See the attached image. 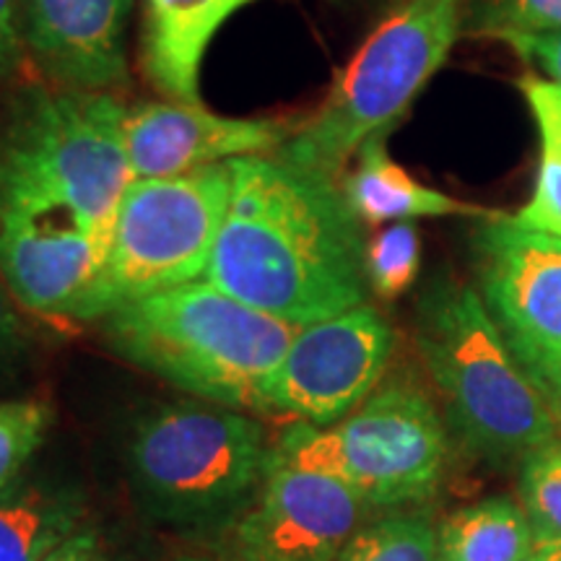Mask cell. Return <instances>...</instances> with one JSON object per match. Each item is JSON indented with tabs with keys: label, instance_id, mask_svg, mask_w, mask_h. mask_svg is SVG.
I'll return each instance as SVG.
<instances>
[{
	"label": "cell",
	"instance_id": "obj_11",
	"mask_svg": "<svg viewBox=\"0 0 561 561\" xmlns=\"http://www.w3.org/2000/svg\"><path fill=\"white\" fill-rule=\"evenodd\" d=\"M362 510L335 479L271 458L261 489L224 538L221 561H335Z\"/></svg>",
	"mask_w": 561,
	"mask_h": 561
},
{
	"label": "cell",
	"instance_id": "obj_4",
	"mask_svg": "<svg viewBox=\"0 0 561 561\" xmlns=\"http://www.w3.org/2000/svg\"><path fill=\"white\" fill-rule=\"evenodd\" d=\"M416 348L468 450L491 462L520 460L559 432L543 392L520 367L481 294L442 276L416 312Z\"/></svg>",
	"mask_w": 561,
	"mask_h": 561
},
{
	"label": "cell",
	"instance_id": "obj_25",
	"mask_svg": "<svg viewBox=\"0 0 561 561\" xmlns=\"http://www.w3.org/2000/svg\"><path fill=\"white\" fill-rule=\"evenodd\" d=\"M21 307L0 278V380L13 375L30 351V328L21 318Z\"/></svg>",
	"mask_w": 561,
	"mask_h": 561
},
{
	"label": "cell",
	"instance_id": "obj_18",
	"mask_svg": "<svg viewBox=\"0 0 561 561\" xmlns=\"http://www.w3.org/2000/svg\"><path fill=\"white\" fill-rule=\"evenodd\" d=\"M437 533L442 561H523L538 543L523 504L510 496L453 512Z\"/></svg>",
	"mask_w": 561,
	"mask_h": 561
},
{
	"label": "cell",
	"instance_id": "obj_13",
	"mask_svg": "<svg viewBox=\"0 0 561 561\" xmlns=\"http://www.w3.org/2000/svg\"><path fill=\"white\" fill-rule=\"evenodd\" d=\"M133 9L136 0H21L26 55L53 87H128Z\"/></svg>",
	"mask_w": 561,
	"mask_h": 561
},
{
	"label": "cell",
	"instance_id": "obj_16",
	"mask_svg": "<svg viewBox=\"0 0 561 561\" xmlns=\"http://www.w3.org/2000/svg\"><path fill=\"white\" fill-rule=\"evenodd\" d=\"M356 164L341 180L351 210L362 224H398L437 216H486L489 210L462 203L413 180L396 164L385 146V136L369 138L356 151Z\"/></svg>",
	"mask_w": 561,
	"mask_h": 561
},
{
	"label": "cell",
	"instance_id": "obj_14",
	"mask_svg": "<svg viewBox=\"0 0 561 561\" xmlns=\"http://www.w3.org/2000/svg\"><path fill=\"white\" fill-rule=\"evenodd\" d=\"M104 265L81 229L47 221H0V278L21 310L76 320Z\"/></svg>",
	"mask_w": 561,
	"mask_h": 561
},
{
	"label": "cell",
	"instance_id": "obj_30",
	"mask_svg": "<svg viewBox=\"0 0 561 561\" xmlns=\"http://www.w3.org/2000/svg\"><path fill=\"white\" fill-rule=\"evenodd\" d=\"M543 398H546V403H549L553 421H557V426L561 430V380L557 385H551L549 390H543Z\"/></svg>",
	"mask_w": 561,
	"mask_h": 561
},
{
	"label": "cell",
	"instance_id": "obj_10",
	"mask_svg": "<svg viewBox=\"0 0 561 561\" xmlns=\"http://www.w3.org/2000/svg\"><path fill=\"white\" fill-rule=\"evenodd\" d=\"M396 333L364 305L297 328L268 390V411L331 426L380 388Z\"/></svg>",
	"mask_w": 561,
	"mask_h": 561
},
{
	"label": "cell",
	"instance_id": "obj_8",
	"mask_svg": "<svg viewBox=\"0 0 561 561\" xmlns=\"http://www.w3.org/2000/svg\"><path fill=\"white\" fill-rule=\"evenodd\" d=\"M229 195V161L178 178L133 180L107 257L76 320H102L133 299L206 278Z\"/></svg>",
	"mask_w": 561,
	"mask_h": 561
},
{
	"label": "cell",
	"instance_id": "obj_21",
	"mask_svg": "<svg viewBox=\"0 0 561 561\" xmlns=\"http://www.w3.org/2000/svg\"><path fill=\"white\" fill-rule=\"evenodd\" d=\"M520 504L538 543L561 538V430L523 458Z\"/></svg>",
	"mask_w": 561,
	"mask_h": 561
},
{
	"label": "cell",
	"instance_id": "obj_15",
	"mask_svg": "<svg viewBox=\"0 0 561 561\" xmlns=\"http://www.w3.org/2000/svg\"><path fill=\"white\" fill-rule=\"evenodd\" d=\"M255 0H140V68L164 100L201 104L210 39Z\"/></svg>",
	"mask_w": 561,
	"mask_h": 561
},
{
	"label": "cell",
	"instance_id": "obj_12",
	"mask_svg": "<svg viewBox=\"0 0 561 561\" xmlns=\"http://www.w3.org/2000/svg\"><path fill=\"white\" fill-rule=\"evenodd\" d=\"M291 130L286 121L216 115L203 102L174 100L128 107L123 123L133 180L178 178L242 157L276 153Z\"/></svg>",
	"mask_w": 561,
	"mask_h": 561
},
{
	"label": "cell",
	"instance_id": "obj_3",
	"mask_svg": "<svg viewBox=\"0 0 561 561\" xmlns=\"http://www.w3.org/2000/svg\"><path fill=\"white\" fill-rule=\"evenodd\" d=\"M102 331L121 359L172 388L237 411H268L297 328L201 278L115 307Z\"/></svg>",
	"mask_w": 561,
	"mask_h": 561
},
{
	"label": "cell",
	"instance_id": "obj_19",
	"mask_svg": "<svg viewBox=\"0 0 561 561\" xmlns=\"http://www.w3.org/2000/svg\"><path fill=\"white\" fill-rule=\"evenodd\" d=\"M520 89L541 138V159L530 201L512 219L525 229L561 237V87L525 76Z\"/></svg>",
	"mask_w": 561,
	"mask_h": 561
},
{
	"label": "cell",
	"instance_id": "obj_27",
	"mask_svg": "<svg viewBox=\"0 0 561 561\" xmlns=\"http://www.w3.org/2000/svg\"><path fill=\"white\" fill-rule=\"evenodd\" d=\"M507 45L515 47L525 60L538 62L551 76L553 83L561 87V30L520 34V37H510Z\"/></svg>",
	"mask_w": 561,
	"mask_h": 561
},
{
	"label": "cell",
	"instance_id": "obj_29",
	"mask_svg": "<svg viewBox=\"0 0 561 561\" xmlns=\"http://www.w3.org/2000/svg\"><path fill=\"white\" fill-rule=\"evenodd\" d=\"M523 561H561V538L536 543V549H533Z\"/></svg>",
	"mask_w": 561,
	"mask_h": 561
},
{
	"label": "cell",
	"instance_id": "obj_28",
	"mask_svg": "<svg viewBox=\"0 0 561 561\" xmlns=\"http://www.w3.org/2000/svg\"><path fill=\"white\" fill-rule=\"evenodd\" d=\"M45 561H123L96 530L81 528Z\"/></svg>",
	"mask_w": 561,
	"mask_h": 561
},
{
	"label": "cell",
	"instance_id": "obj_7",
	"mask_svg": "<svg viewBox=\"0 0 561 561\" xmlns=\"http://www.w3.org/2000/svg\"><path fill=\"white\" fill-rule=\"evenodd\" d=\"M271 458L335 479L371 507H401L439 489L447 434L424 388L398 377L331 426L297 424Z\"/></svg>",
	"mask_w": 561,
	"mask_h": 561
},
{
	"label": "cell",
	"instance_id": "obj_23",
	"mask_svg": "<svg viewBox=\"0 0 561 561\" xmlns=\"http://www.w3.org/2000/svg\"><path fill=\"white\" fill-rule=\"evenodd\" d=\"M367 284L382 299H396L413 286L421 265L419 231L411 221H398L385 227L367 244Z\"/></svg>",
	"mask_w": 561,
	"mask_h": 561
},
{
	"label": "cell",
	"instance_id": "obj_5",
	"mask_svg": "<svg viewBox=\"0 0 561 561\" xmlns=\"http://www.w3.org/2000/svg\"><path fill=\"white\" fill-rule=\"evenodd\" d=\"M462 9L466 0H398L276 157L341 178L356 151L388 136L442 68L460 34Z\"/></svg>",
	"mask_w": 561,
	"mask_h": 561
},
{
	"label": "cell",
	"instance_id": "obj_20",
	"mask_svg": "<svg viewBox=\"0 0 561 561\" xmlns=\"http://www.w3.org/2000/svg\"><path fill=\"white\" fill-rule=\"evenodd\" d=\"M335 561H442L439 533L421 515L385 517L356 530Z\"/></svg>",
	"mask_w": 561,
	"mask_h": 561
},
{
	"label": "cell",
	"instance_id": "obj_1",
	"mask_svg": "<svg viewBox=\"0 0 561 561\" xmlns=\"http://www.w3.org/2000/svg\"><path fill=\"white\" fill-rule=\"evenodd\" d=\"M229 167L231 195L208 284L291 328L364 305L367 242L339 178L276 153Z\"/></svg>",
	"mask_w": 561,
	"mask_h": 561
},
{
	"label": "cell",
	"instance_id": "obj_2",
	"mask_svg": "<svg viewBox=\"0 0 561 561\" xmlns=\"http://www.w3.org/2000/svg\"><path fill=\"white\" fill-rule=\"evenodd\" d=\"M115 91L53 83L16 94L0 121V221L81 229L107 257L133 172Z\"/></svg>",
	"mask_w": 561,
	"mask_h": 561
},
{
	"label": "cell",
	"instance_id": "obj_22",
	"mask_svg": "<svg viewBox=\"0 0 561 561\" xmlns=\"http://www.w3.org/2000/svg\"><path fill=\"white\" fill-rule=\"evenodd\" d=\"M561 30V0H468L460 32L507 42Z\"/></svg>",
	"mask_w": 561,
	"mask_h": 561
},
{
	"label": "cell",
	"instance_id": "obj_26",
	"mask_svg": "<svg viewBox=\"0 0 561 561\" xmlns=\"http://www.w3.org/2000/svg\"><path fill=\"white\" fill-rule=\"evenodd\" d=\"M30 62L21 30V0H0V81H9Z\"/></svg>",
	"mask_w": 561,
	"mask_h": 561
},
{
	"label": "cell",
	"instance_id": "obj_9",
	"mask_svg": "<svg viewBox=\"0 0 561 561\" xmlns=\"http://www.w3.org/2000/svg\"><path fill=\"white\" fill-rule=\"evenodd\" d=\"M473 255L491 320L536 388L549 390L561 380V237L486 214Z\"/></svg>",
	"mask_w": 561,
	"mask_h": 561
},
{
	"label": "cell",
	"instance_id": "obj_24",
	"mask_svg": "<svg viewBox=\"0 0 561 561\" xmlns=\"http://www.w3.org/2000/svg\"><path fill=\"white\" fill-rule=\"evenodd\" d=\"M55 413L45 401H3L0 403V491L19 481L26 462L47 439Z\"/></svg>",
	"mask_w": 561,
	"mask_h": 561
},
{
	"label": "cell",
	"instance_id": "obj_6",
	"mask_svg": "<svg viewBox=\"0 0 561 561\" xmlns=\"http://www.w3.org/2000/svg\"><path fill=\"white\" fill-rule=\"evenodd\" d=\"M271 453L261 421L229 405L174 401L136 421L125 462L153 520L208 528L248 507L268 473Z\"/></svg>",
	"mask_w": 561,
	"mask_h": 561
},
{
	"label": "cell",
	"instance_id": "obj_17",
	"mask_svg": "<svg viewBox=\"0 0 561 561\" xmlns=\"http://www.w3.org/2000/svg\"><path fill=\"white\" fill-rule=\"evenodd\" d=\"M79 491L53 481H16L0 491V561H45L81 530Z\"/></svg>",
	"mask_w": 561,
	"mask_h": 561
}]
</instances>
